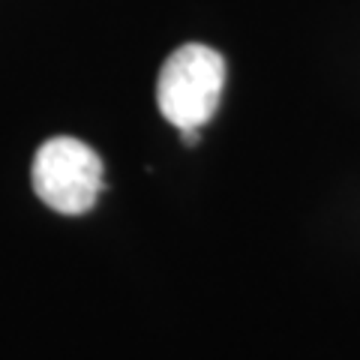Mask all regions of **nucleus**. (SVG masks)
<instances>
[{
    "label": "nucleus",
    "instance_id": "1",
    "mask_svg": "<svg viewBox=\"0 0 360 360\" xmlns=\"http://www.w3.org/2000/svg\"><path fill=\"white\" fill-rule=\"evenodd\" d=\"M225 84V60L210 45H180L160 70L156 103L177 129H201L217 115Z\"/></svg>",
    "mask_w": 360,
    "mask_h": 360
},
{
    "label": "nucleus",
    "instance_id": "2",
    "mask_svg": "<svg viewBox=\"0 0 360 360\" xmlns=\"http://www.w3.org/2000/svg\"><path fill=\"white\" fill-rule=\"evenodd\" d=\"M33 193L51 210L78 217L96 205L103 193V160L90 144L58 135L49 139L33 156Z\"/></svg>",
    "mask_w": 360,
    "mask_h": 360
}]
</instances>
